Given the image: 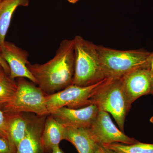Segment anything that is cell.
Returning <instances> with one entry per match:
<instances>
[{"instance_id":"10","label":"cell","mask_w":153,"mask_h":153,"mask_svg":"<svg viewBox=\"0 0 153 153\" xmlns=\"http://www.w3.org/2000/svg\"><path fill=\"white\" fill-rule=\"evenodd\" d=\"M99 110L94 103L77 109L60 108L50 114L58 122L66 127L88 128Z\"/></svg>"},{"instance_id":"9","label":"cell","mask_w":153,"mask_h":153,"mask_svg":"<svg viewBox=\"0 0 153 153\" xmlns=\"http://www.w3.org/2000/svg\"><path fill=\"white\" fill-rule=\"evenodd\" d=\"M0 55L8 65L10 69L9 76L11 79L23 77L36 84V79L27 67L30 63L27 51L14 43L6 41Z\"/></svg>"},{"instance_id":"27","label":"cell","mask_w":153,"mask_h":153,"mask_svg":"<svg viewBox=\"0 0 153 153\" xmlns=\"http://www.w3.org/2000/svg\"><path fill=\"white\" fill-rule=\"evenodd\" d=\"M1 1V0H0V1Z\"/></svg>"},{"instance_id":"2","label":"cell","mask_w":153,"mask_h":153,"mask_svg":"<svg viewBox=\"0 0 153 153\" xmlns=\"http://www.w3.org/2000/svg\"><path fill=\"white\" fill-rule=\"evenodd\" d=\"M74 46V73L73 84L81 87L90 86L104 79L98 46L82 36L73 39Z\"/></svg>"},{"instance_id":"11","label":"cell","mask_w":153,"mask_h":153,"mask_svg":"<svg viewBox=\"0 0 153 153\" xmlns=\"http://www.w3.org/2000/svg\"><path fill=\"white\" fill-rule=\"evenodd\" d=\"M47 116L30 113L26 134L19 143L16 153H45L42 136Z\"/></svg>"},{"instance_id":"1","label":"cell","mask_w":153,"mask_h":153,"mask_svg":"<svg viewBox=\"0 0 153 153\" xmlns=\"http://www.w3.org/2000/svg\"><path fill=\"white\" fill-rule=\"evenodd\" d=\"M74 58V40L65 39L52 59L44 64L29 63L27 67L36 79V84L49 95L73 84Z\"/></svg>"},{"instance_id":"6","label":"cell","mask_w":153,"mask_h":153,"mask_svg":"<svg viewBox=\"0 0 153 153\" xmlns=\"http://www.w3.org/2000/svg\"><path fill=\"white\" fill-rule=\"evenodd\" d=\"M108 79L105 78L95 84L85 87L71 84L63 90L46 95V105L49 114L64 107L77 109L92 104L94 97Z\"/></svg>"},{"instance_id":"23","label":"cell","mask_w":153,"mask_h":153,"mask_svg":"<svg viewBox=\"0 0 153 153\" xmlns=\"http://www.w3.org/2000/svg\"><path fill=\"white\" fill-rule=\"evenodd\" d=\"M50 153H65L59 147V146H57L55 147L54 149H52V152Z\"/></svg>"},{"instance_id":"7","label":"cell","mask_w":153,"mask_h":153,"mask_svg":"<svg viewBox=\"0 0 153 153\" xmlns=\"http://www.w3.org/2000/svg\"><path fill=\"white\" fill-rule=\"evenodd\" d=\"M91 135L97 144L120 143L126 145L138 142L134 138L126 135L113 123L108 113L99 111L89 128Z\"/></svg>"},{"instance_id":"13","label":"cell","mask_w":153,"mask_h":153,"mask_svg":"<svg viewBox=\"0 0 153 153\" xmlns=\"http://www.w3.org/2000/svg\"><path fill=\"white\" fill-rule=\"evenodd\" d=\"M30 0H1L0 1V53L4 45L5 38L14 12L20 6L29 5Z\"/></svg>"},{"instance_id":"16","label":"cell","mask_w":153,"mask_h":153,"mask_svg":"<svg viewBox=\"0 0 153 153\" xmlns=\"http://www.w3.org/2000/svg\"><path fill=\"white\" fill-rule=\"evenodd\" d=\"M116 153H153V144L138 142L131 145L113 143L103 145Z\"/></svg>"},{"instance_id":"8","label":"cell","mask_w":153,"mask_h":153,"mask_svg":"<svg viewBox=\"0 0 153 153\" xmlns=\"http://www.w3.org/2000/svg\"><path fill=\"white\" fill-rule=\"evenodd\" d=\"M129 103H133L142 96L152 94L153 85L149 66L133 70L121 78Z\"/></svg>"},{"instance_id":"22","label":"cell","mask_w":153,"mask_h":153,"mask_svg":"<svg viewBox=\"0 0 153 153\" xmlns=\"http://www.w3.org/2000/svg\"><path fill=\"white\" fill-rule=\"evenodd\" d=\"M149 68L152 76V80L153 89L152 95H153V52H152L149 60Z\"/></svg>"},{"instance_id":"19","label":"cell","mask_w":153,"mask_h":153,"mask_svg":"<svg viewBox=\"0 0 153 153\" xmlns=\"http://www.w3.org/2000/svg\"><path fill=\"white\" fill-rule=\"evenodd\" d=\"M0 133L9 137L8 132L7 115L0 109Z\"/></svg>"},{"instance_id":"24","label":"cell","mask_w":153,"mask_h":153,"mask_svg":"<svg viewBox=\"0 0 153 153\" xmlns=\"http://www.w3.org/2000/svg\"><path fill=\"white\" fill-rule=\"evenodd\" d=\"M6 75H8L6 74L5 71L3 68L2 66L0 64V79L3 78L4 76H6Z\"/></svg>"},{"instance_id":"20","label":"cell","mask_w":153,"mask_h":153,"mask_svg":"<svg viewBox=\"0 0 153 153\" xmlns=\"http://www.w3.org/2000/svg\"><path fill=\"white\" fill-rule=\"evenodd\" d=\"M95 153H116L110 149L106 146L103 145L97 144L96 146Z\"/></svg>"},{"instance_id":"14","label":"cell","mask_w":153,"mask_h":153,"mask_svg":"<svg viewBox=\"0 0 153 153\" xmlns=\"http://www.w3.org/2000/svg\"><path fill=\"white\" fill-rule=\"evenodd\" d=\"M65 140L71 143L79 153H95L97 144L87 128L66 127Z\"/></svg>"},{"instance_id":"5","label":"cell","mask_w":153,"mask_h":153,"mask_svg":"<svg viewBox=\"0 0 153 153\" xmlns=\"http://www.w3.org/2000/svg\"><path fill=\"white\" fill-rule=\"evenodd\" d=\"M16 93L3 109L6 113H30L39 116L49 114L46 103L47 94L33 82L18 78Z\"/></svg>"},{"instance_id":"15","label":"cell","mask_w":153,"mask_h":153,"mask_svg":"<svg viewBox=\"0 0 153 153\" xmlns=\"http://www.w3.org/2000/svg\"><path fill=\"white\" fill-rule=\"evenodd\" d=\"M7 114L9 137L17 149L26 134L30 122V113Z\"/></svg>"},{"instance_id":"26","label":"cell","mask_w":153,"mask_h":153,"mask_svg":"<svg viewBox=\"0 0 153 153\" xmlns=\"http://www.w3.org/2000/svg\"><path fill=\"white\" fill-rule=\"evenodd\" d=\"M150 121L151 123L153 124V116L150 119Z\"/></svg>"},{"instance_id":"21","label":"cell","mask_w":153,"mask_h":153,"mask_svg":"<svg viewBox=\"0 0 153 153\" xmlns=\"http://www.w3.org/2000/svg\"><path fill=\"white\" fill-rule=\"evenodd\" d=\"M0 64L2 66L3 68H4V70L5 71L6 74L9 76L10 74V68H9V66L7 63L2 58L1 55H0Z\"/></svg>"},{"instance_id":"25","label":"cell","mask_w":153,"mask_h":153,"mask_svg":"<svg viewBox=\"0 0 153 153\" xmlns=\"http://www.w3.org/2000/svg\"><path fill=\"white\" fill-rule=\"evenodd\" d=\"M67 1L69 3H71V4H74L77 2L79 0H67Z\"/></svg>"},{"instance_id":"17","label":"cell","mask_w":153,"mask_h":153,"mask_svg":"<svg viewBox=\"0 0 153 153\" xmlns=\"http://www.w3.org/2000/svg\"><path fill=\"white\" fill-rule=\"evenodd\" d=\"M17 88V82L6 75L0 79V109L3 110L10 102Z\"/></svg>"},{"instance_id":"12","label":"cell","mask_w":153,"mask_h":153,"mask_svg":"<svg viewBox=\"0 0 153 153\" xmlns=\"http://www.w3.org/2000/svg\"><path fill=\"white\" fill-rule=\"evenodd\" d=\"M66 130V127L57 122L52 115L47 116L42 136L45 153H51L61 141L65 140Z\"/></svg>"},{"instance_id":"3","label":"cell","mask_w":153,"mask_h":153,"mask_svg":"<svg viewBox=\"0 0 153 153\" xmlns=\"http://www.w3.org/2000/svg\"><path fill=\"white\" fill-rule=\"evenodd\" d=\"M100 59L105 78L119 79L140 67L149 66L152 52L143 49L120 50L98 46Z\"/></svg>"},{"instance_id":"4","label":"cell","mask_w":153,"mask_h":153,"mask_svg":"<svg viewBox=\"0 0 153 153\" xmlns=\"http://www.w3.org/2000/svg\"><path fill=\"white\" fill-rule=\"evenodd\" d=\"M99 111L109 113L124 132L125 122L131 105L123 87L121 79H108L92 99Z\"/></svg>"},{"instance_id":"18","label":"cell","mask_w":153,"mask_h":153,"mask_svg":"<svg viewBox=\"0 0 153 153\" xmlns=\"http://www.w3.org/2000/svg\"><path fill=\"white\" fill-rule=\"evenodd\" d=\"M17 148L9 137L0 133V153H16Z\"/></svg>"}]
</instances>
